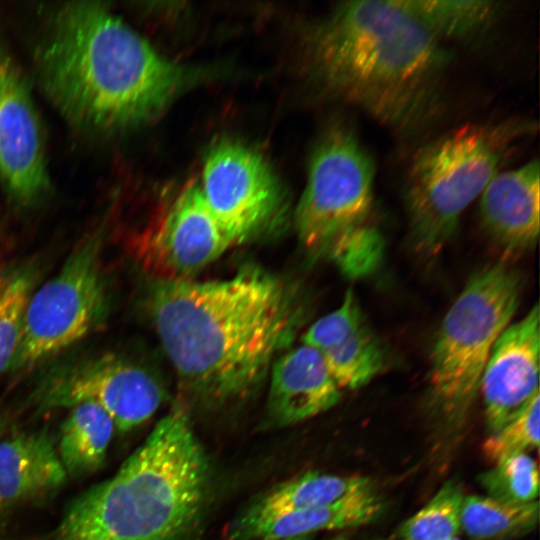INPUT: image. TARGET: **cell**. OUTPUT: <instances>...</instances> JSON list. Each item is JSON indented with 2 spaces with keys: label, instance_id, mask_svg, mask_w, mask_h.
Segmentation results:
<instances>
[{
  "label": "cell",
  "instance_id": "cell-1",
  "mask_svg": "<svg viewBox=\"0 0 540 540\" xmlns=\"http://www.w3.org/2000/svg\"><path fill=\"white\" fill-rule=\"evenodd\" d=\"M148 311L184 387L218 403L259 383L294 325L283 283L252 266L224 280L156 279Z\"/></svg>",
  "mask_w": 540,
  "mask_h": 540
},
{
  "label": "cell",
  "instance_id": "cell-2",
  "mask_svg": "<svg viewBox=\"0 0 540 540\" xmlns=\"http://www.w3.org/2000/svg\"><path fill=\"white\" fill-rule=\"evenodd\" d=\"M309 61L321 86L401 136L444 108L449 55L401 2L346 1L313 30Z\"/></svg>",
  "mask_w": 540,
  "mask_h": 540
},
{
  "label": "cell",
  "instance_id": "cell-3",
  "mask_svg": "<svg viewBox=\"0 0 540 540\" xmlns=\"http://www.w3.org/2000/svg\"><path fill=\"white\" fill-rule=\"evenodd\" d=\"M39 81L63 116L113 132L154 117L184 84L183 69L100 2L64 4L38 48Z\"/></svg>",
  "mask_w": 540,
  "mask_h": 540
},
{
  "label": "cell",
  "instance_id": "cell-4",
  "mask_svg": "<svg viewBox=\"0 0 540 540\" xmlns=\"http://www.w3.org/2000/svg\"><path fill=\"white\" fill-rule=\"evenodd\" d=\"M210 476L177 403L112 477L75 498L39 540H186L204 512Z\"/></svg>",
  "mask_w": 540,
  "mask_h": 540
},
{
  "label": "cell",
  "instance_id": "cell-5",
  "mask_svg": "<svg viewBox=\"0 0 540 540\" xmlns=\"http://www.w3.org/2000/svg\"><path fill=\"white\" fill-rule=\"evenodd\" d=\"M537 131L536 121L511 117L465 124L420 147L407 171L404 192L415 246L430 254L442 249L501 162Z\"/></svg>",
  "mask_w": 540,
  "mask_h": 540
},
{
  "label": "cell",
  "instance_id": "cell-6",
  "mask_svg": "<svg viewBox=\"0 0 540 540\" xmlns=\"http://www.w3.org/2000/svg\"><path fill=\"white\" fill-rule=\"evenodd\" d=\"M521 284L506 265L474 274L447 311L431 354L430 387L450 418L469 408L494 343L520 301Z\"/></svg>",
  "mask_w": 540,
  "mask_h": 540
},
{
  "label": "cell",
  "instance_id": "cell-7",
  "mask_svg": "<svg viewBox=\"0 0 540 540\" xmlns=\"http://www.w3.org/2000/svg\"><path fill=\"white\" fill-rule=\"evenodd\" d=\"M375 165L347 124L330 127L312 154L308 181L295 213L302 244L335 259L372 230Z\"/></svg>",
  "mask_w": 540,
  "mask_h": 540
},
{
  "label": "cell",
  "instance_id": "cell-8",
  "mask_svg": "<svg viewBox=\"0 0 540 540\" xmlns=\"http://www.w3.org/2000/svg\"><path fill=\"white\" fill-rule=\"evenodd\" d=\"M102 243L100 232L84 238L59 272L31 293L10 370L33 368L72 346L105 319L108 294Z\"/></svg>",
  "mask_w": 540,
  "mask_h": 540
},
{
  "label": "cell",
  "instance_id": "cell-9",
  "mask_svg": "<svg viewBox=\"0 0 540 540\" xmlns=\"http://www.w3.org/2000/svg\"><path fill=\"white\" fill-rule=\"evenodd\" d=\"M41 409L91 402L105 410L120 432L141 425L157 411L163 389L143 367L113 353L86 357L62 367L40 386Z\"/></svg>",
  "mask_w": 540,
  "mask_h": 540
},
{
  "label": "cell",
  "instance_id": "cell-10",
  "mask_svg": "<svg viewBox=\"0 0 540 540\" xmlns=\"http://www.w3.org/2000/svg\"><path fill=\"white\" fill-rule=\"evenodd\" d=\"M232 245L209 211L200 186L193 184L131 240L130 250L157 280H184Z\"/></svg>",
  "mask_w": 540,
  "mask_h": 540
},
{
  "label": "cell",
  "instance_id": "cell-11",
  "mask_svg": "<svg viewBox=\"0 0 540 540\" xmlns=\"http://www.w3.org/2000/svg\"><path fill=\"white\" fill-rule=\"evenodd\" d=\"M201 191L206 205L233 244L258 231L279 201L276 178L252 148L222 140L208 152Z\"/></svg>",
  "mask_w": 540,
  "mask_h": 540
},
{
  "label": "cell",
  "instance_id": "cell-12",
  "mask_svg": "<svg viewBox=\"0 0 540 540\" xmlns=\"http://www.w3.org/2000/svg\"><path fill=\"white\" fill-rule=\"evenodd\" d=\"M0 179L11 197L24 204L49 186L40 118L20 68L1 43Z\"/></svg>",
  "mask_w": 540,
  "mask_h": 540
},
{
  "label": "cell",
  "instance_id": "cell-13",
  "mask_svg": "<svg viewBox=\"0 0 540 540\" xmlns=\"http://www.w3.org/2000/svg\"><path fill=\"white\" fill-rule=\"evenodd\" d=\"M539 309L509 324L493 345L481 375L487 425L495 432L539 393Z\"/></svg>",
  "mask_w": 540,
  "mask_h": 540
},
{
  "label": "cell",
  "instance_id": "cell-14",
  "mask_svg": "<svg viewBox=\"0 0 540 540\" xmlns=\"http://www.w3.org/2000/svg\"><path fill=\"white\" fill-rule=\"evenodd\" d=\"M302 341L321 353L341 389H357L366 385L384 364L381 345L351 289L346 291L337 309L309 327Z\"/></svg>",
  "mask_w": 540,
  "mask_h": 540
},
{
  "label": "cell",
  "instance_id": "cell-15",
  "mask_svg": "<svg viewBox=\"0 0 540 540\" xmlns=\"http://www.w3.org/2000/svg\"><path fill=\"white\" fill-rule=\"evenodd\" d=\"M341 396L321 353L302 344L274 362L268 394L272 424L285 427L332 408Z\"/></svg>",
  "mask_w": 540,
  "mask_h": 540
},
{
  "label": "cell",
  "instance_id": "cell-16",
  "mask_svg": "<svg viewBox=\"0 0 540 540\" xmlns=\"http://www.w3.org/2000/svg\"><path fill=\"white\" fill-rule=\"evenodd\" d=\"M540 167L537 159L497 172L479 196L488 234L509 251L532 248L539 235Z\"/></svg>",
  "mask_w": 540,
  "mask_h": 540
},
{
  "label": "cell",
  "instance_id": "cell-17",
  "mask_svg": "<svg viewBox=\"0 0 540 540\" xmlns=\"http://www.w3.org/2000/svg\"><path fill=\"white\" fill-rule=\"evenodd\" d=\"M369 488L371 481L364 476L307 472L254 500L229 524L225 536L228 540H249L256 530L281 516L326 505Z\"/></svg>",
  "mask_w": 540,
  "mask_h": 540
},
{
  "label": "cell",
  "instance_id": "cell-18",
  "mask_svg": "<svg viewBox=\"0 0 540 540\" xmlns=\"http://www.w3.org/2000/svg\"><path fill=\"white\" fill-rule=\"evenodd\" d=\"M65 469L44 431L0 437V519L13 506L63 484Z\"/></svg>",
  "mask_w": 540,
  "mask_h": 540
},
{
  "label": "cell",
  "instance_id": "cell-19",
  "mask_svg": "<svg viewBox=\"0 0 540 540\" xmlns=\"http://www.w3.org/2000/svg\"><path fill=\"white\" fill-rule=\"evenodd\" d=\"M382 506L380 497L369 488L326 505L281 516L256 530L249 540H281L320 530L358 527L375 519Z\"/></svg>",
  "mask_w": 540,
  "mask_h": 540
},
{
  "label": "cell",
  "instance_id": "cell-20",
  "mask_svg": "<svg viewBox=\"0 0 540 540\" xmlns=\"http://www.w3.org/2000/svg\"><path fill=\"white\" fill-rule=\"evenodd\" d=\"M115 425L108 413L91 402L72 408L60 428L58 455L66 474L94 473L106 458Z\"/></svg>",
  "mask_w": 540,
  "mask_h": 540
},
{
  "label": "cell",
  "instance_id": "cell-21",
  "mask_svg": "<svg viewBox=\"0 0 540 540\" xmlns=\"http://www.w3.org/2000/svg\"><path fill=\"white\" fill-rule=\"evenodd\" d=\"M440 41H470L490 31L503 13L491 0H401Z\"/></svg>",
  "mask_w": 540,
  "mask_h": 540
},
{
  "label": "cell",
  "instance_id": "cell-22",
  "mask_svg": "<svg viewBox=\"0 0 540 540\" xmlns=\"http://www.w3.org/2000/svg\"><path fill=\"white\" fill-rule=\"evenodd\" d=\"M539 520L537 500L511 503L490 496H464L460 529L475 540H500L532 530Z\"/></svg>",
  "mask_w": 540,
  "mask_h": 540
},
{
  "label": "cell",
  "instance_id": "cell-23",
  "mask_svg": "<svg viewBox=\"0 0 540 540\" xmlns=\"http://www.w3.org/2000/svg\"><path fill=\"white\" fill-rule=\"evenodd\" d=\"M461 486L446 482L430 501L407 519L394 540H452L460 530V511L464 498Z\"/></svg>",
  "mask_w": 540,
  "mask_h": 540
},
{
  "label": "cell",
  "instance_id": "cell-24",
  "mask_svg": "<svg viewBox=\"0 0 540 540\" xmlns=\"http://www.w3.org/2000/svg\"><path fill=\"white\" fill-rule=\"evenodd\" d=\"M36 271L30 266L6 272L0 291V375L9 369L17 350L27 301Z\"/></svg>",
  "mask_w": 540,
  "mask_h": 540
},
{
  "label": "cell",
  "instance_id": "cell-25",
  "mask_svg": "<svg viewBox=\"0 0 540 540\" xmlns=\"http://www.w3.org/2000/svg\"><path fill=\"white\" fill-rule=\"evenodd\" d=\"M480 483L492 498L511 503L531 502L538 496V467L528 453L514 455L484 472Z\"/></svg>",
  "mask_w": 540,
  "mask_h": 540
},
{
  "label": "cell",
  "instance_id": "cell-26",
  "mask_svg": "<svg viewBox=\"0 0 540 540\" xmlns=\"http://www.w3.org/2000/svg\"><path fill=\"white\" fill-rule=\"evenodd\" d=\"M540 395L531 401L507 424L493 432L482 444V452L493 465L514 455L539 447Z\"/></svg>",
  "mask_w": 540,
  "mask_h": 540
},
{
  "label": "cell",
  "instance_id": "cell-27",
  "mask_svg": "<svg viewBox=\"0 0 540 540\" xmlns=\"http://www.w3.org/2000/svg\"><path fill=\"white\" fill-rule=\"evenodd\" d=\"M281 540H311L310 535H301V536H295V537H288Z\"/></svg>",
  "mask_w": 540,
  "mask_h": 540
},
{
  "label": "cell",
  "instance_id": "cell-28",
  "mask_svg": "<svg viewBox=\"0 0 540 540\" xmlns=\"http://www.w3.org/2000/svg\"><path fill=\"white\" fill-rule=\"evenodd\" d=\"M5 426H6L5 422L2 421V420H0V437H1V436L3 435V433H4Z\"/></svg>",
  "mask_w": 540,
  "mask_h": 540
},
{
  "label": "cell",
  "instance_id": "cell-29",
  "mask_svg": "<svg viewBox=\"0 0 540 540\" xmlns=\"http://www.w3.org/2000/svg\"><path fill=\"white\" fill-rule=\"evenodd\" d=\"M329 540H348V539L346 537L340 535V536L333 537V538H331Z\"/></svg>",
  "mask_w": 540,
  "mask_h": 540
},
{
  "label": "cell",
  "instance_id": "cell-30",
  "mask_svg": "<svg viewBox=\"0 0 540 540\" xmlns=\"http://www.w3.org/2000/svg\"><path fill=\"white\" fill-rule=\"evenodd\" d=\"M2 253H3V248H2V244H1V240H0V262L2 260Z\"/></svg>",
  "mask_w": 540,
  "mask_h": 540
},
{
  "label": "cell",
  "instance_id": "cell-31",
  "mask_svg": "<svg viewBox=\"0 0 540 540\" xmlns=\"http://www.w3.org/2000/svg\"><path fill=\"white\" fill-rule=\"evenodd\" d=\"M452 540H460V539H458V538H454V539H452Z\"/></svg>",
  "mask_w": 540,
  "mask_h": 540
}]
</instances>
